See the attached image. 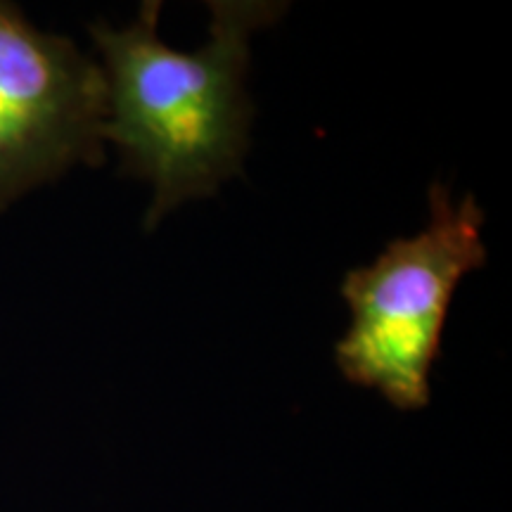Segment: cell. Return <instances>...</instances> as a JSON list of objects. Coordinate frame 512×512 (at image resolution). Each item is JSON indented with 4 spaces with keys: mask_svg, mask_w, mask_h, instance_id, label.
<instances>
[{
    "mask_svg": "<svg viewBox=\"0 0 512 512\" xmlns=\"http://www.w3.org/2000/svg\"><path fill=\"white\" fill-rule=\"evenodd\" d=\"M209 10V41L195 53L159 41V0H145L126 29L91 27L107 83L105 143L117 145L121 171L155 188L147 230L178 204L216 195L242 171L252 121L249 38L287 5L214 0Z\"/></svg>",
    "mask_w": 512,
    "mask_h": 512,
    "instance_id": "1",
    "label": "cell"
},
{
    "mask_svg": "<svg viewBox=\"0 0 512 512\" xmlns=\"http://www.w3.org/2000/svg\"><path fill=\"white\" fill-rule=\"evenodd\" d=\"M482 226L475 197L453 202L446 185H432L425 230L392 240L373 264L344 278L351 325L335 349L339 373L401 411L430 403V370L453 292L486 264Z\"/></svg>",
    "mask_w": 512,
    "mask_h": 512,
    "instance_id": "2",
    "label": "cell"
},
{
    "mask_svg": "<svg viewBox=\"0 0 512 512\" xmlns=\"http://www.w3.org/2000/svg\"><path fill=\"white\" fill-rule=\"evenodd\" d=\"M105 121L100 64L0 3V211L76 164H102Z\"/></svg>",
    "mask_w": 512,
    "mask_h": 512,
    "instance_id": "3",
    "label": "cell"
}]
</instances>
